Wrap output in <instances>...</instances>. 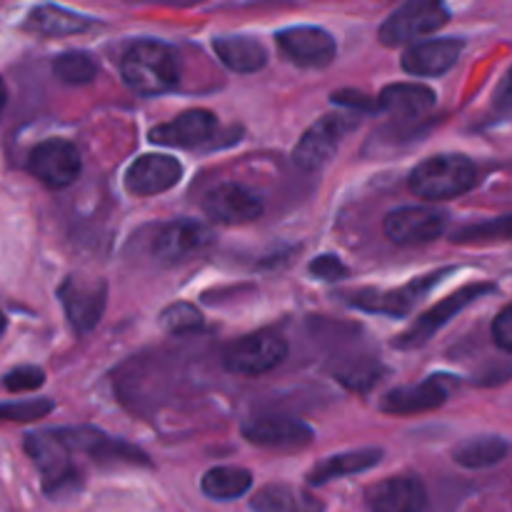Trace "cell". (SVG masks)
<instances>
[{
	"instance_id": "cell-1",
	"label": "cell",
	"mask_w": 512,
	"mask_h": 512,
	"mask_svg": "<svg viewBox=\"0 0 512 512\" xmlns=\"http://www.w3.org/2000/svg\"><path fill=\"white\" fill-rule=\"evenodd\" d=\"M125 85L138 95H163L180 80V60L168 43L140 40L120 63Z\"/></svg>"
},
{
	"instance_id": "cell-2",
	"label": "cell",
	"mask_w": 512,
	"mask_h": 512,
	"mask_svg": "<svg viewBox=\"0 0 512 512\" xmlns=\"http://www.w3.org/2000/svg\"><path fill=\"white\" fill-rule=\"evenodd\" d=\"M25 453L30 455V460L38 468L40 478H43V490L48 498H73L83 488V475L75 468L73 455L60 443L55 428L35 430V433L25 435Z\"/></svg>"
},
{
	"instance_id": "cell-3",
	"label": "cell",
	"mask_w": 512,
	"mask_h": 512,
	"mask_svg": "<svg viewBox=\"0 0 512 512\" xmlns=\"http://www.w3.org/2000/svg\"><path fill=\"white\" fill-rule=\"evenodd\" d=\"M478 183V170L468 155L440 153L423 160L410 173V190L423 200H453Z\"/></svg>"
},
{
	"instance_id": "cell-4",
	"label": "cell",
	"mask_w": 512,
	"mask_h": 512,
	"mask_svg": "<svg viewBox=\"0 0 512 512\" xmlns=\"http://www.w3.org/2000/svg\"><path fill=\"white\" fill-rule=\"evenodd\" d=\"M453 273L455 268H440L428 275H420V278L408 280V283L393 290H375V288L355 290V293H348V303L350 308L363 310V313L405 318V315L413 313V308L420 303V300H425V295L433 293V290Z\"/></svg>"
},
{
	"instance_id": "cell-5",
	"label": "cell",
	"mask_w": 512,
	"mask_h": 512,
	"mask_svg": "<svg viewBox=\"0 0 512 512\" xmlns=\"http://www.w3.org/2000/svg\"><path fill=\"white\" fill-rule=\"evenodd\" d=\"M450 20L448 5L438 0H413V3L400 5L395 13L385 18L380 25L378 38L385 48H398V45L413 43V40L433 35Z\"/></svg>"
},
{
	"instance_id": "cell-6",
	"label": "cell",
	"mask_w": 512,
	"mask_h": 512,
	"mask_svg": "<svg viewBox=\"0 0 512 512\" xmlns=\"http://www.w3.org/2000/svg\"><path fill=\"white\" fill-rule=\"evenodd\" d=\"M495 285L493 283H473V285H465V288L455 290L453 295H448L445 300H440L438 305L428 310V313L420 315L413 325H410L405 333H400L398 338L393 340V345L398 350H415V348H423L428 340H433V335H438L455 315L463 313L465 308H470L473 303H478L480 298L485 295L495 293Z\"/></svg>"
},
{
	"instance_id": "cell-7",
	"label": "cell",
	"mask_w": 512,
	"mask_h": 512,
	"mask_svg": "<svg viewBox=\"0 0 512 512\" xmlns=\"http://www.w3.org/2000/svg\"><path fill=\"white\" fill-rule=\"evenodd\" d=\"M288 358V343L275 330H258L245 338L235 340L225 348L223 365L228 373L253 378V375L270 373Z\"/></svg>"
},
{
	"instance_id": "cell-8",
	"label": "cell",
	"mask_w": 512,
	"mask_h": 512,
	"mask_svg": "<svg viewBox=\"0 0 512 512\" xmlns=\"http://www.w3.org/2000/svg\"><path fill=\"white\" fill-rule=\"evenodd\" d=\"M60 305L65 310L70 328L78 335H88L98 328L108 303V283L103 278L70 275L58 288Z\"/></svg>"
},
{
	"instance_id": "cell-9",
	"label": "cell",
	"mask_w": 512,
	"mask_h": 512,
	"mask_svg": "<svg viewBox=\"0 0 512 512\" xmlns=\"http://www.w3.org/2000/svg\"><path fill=\"white\" fill-rule=\"evenodd\" d=\"M355 125H358L355 123V115H323V118H320L318 123L310 125L303 133V138L298 140V145H295L293 150V163L298 165L300 170H305V173L325 168V165L333 160V155L338 153L345 135H348Z\"/></svg>"
},
{
	"instance_id": "cell-10",
	"label": "cell",
	"mask_w": 512,
	"mask_h": 512,
	"mask_svg": "<svg viewBox=\"0 0 512 512\" xmlns=\"http://www.w3.org/2000/svg\"><path fill=\"white\" fill-rule=\"evenodd\" d=\"M213 240V230L200 220H173V223H165L155 230L150 255L155 258V263L170 268V265L188 263L190 258L210 248Z\"/></svg>"
},
{
	"instance_id": "cell-11",
	"label": "cell",
	"mask_w": 512,
	"mask_h": 512,
	"mask_svg": "<svg viewBox=\"0 0 512 512\" xmlns=\"http://www.w3.org/2000/svg\"><path fill=\"white\" fill-rule=\"evenodd\" d=\"M448 228V213L433 205H405L383 220V233L395 245H425L438 240Z\"/></svg>"
},
{
	"instance_id": "cell-12",
	"label": "cell",
	"mask_w": 512,
	"mask_h": 512,
	"mask_svg": "<svg viewBox=\"0 0 512 512\" xmlns=\"http://www.w3.org/2000/svg\"><path fill=\"white\" fill-rule=\"evenodd\" d=\"M80 170H83V160L70 140H43L28 155V173L53 190L73 185L80 178Z\"/></svg>"
},
{
	"instance_id": "cell-13",
	"label": "cell",
	"mask_w": 512,
	"mask_h": 512,
	"mask_svg": "<svg viewBox=\"0 0 512 512\" xmlns=\"http://www.w3.org/2000/svg\"><path fill=\"white\" fill-rule=\"evenodd\" d=\"M275 43L280 53L298 68H328L338 53L333 35L318 25H293L280 30Z\"/></svg>"
},
{
	"instance_id": "cell-14",
	"label": "cell",
	"mask_w": 512,
	"mask_h": 512,
	"mask_svg": "<svg viewBox=\"0 0 512 512\" xmlns=\"http://www.w3.org/2000/svg\"><path fill=\"white\" fill-rule=\"evenodd\" d=\"M243 438L255 448L293 453V450H303L313 443L315 430L303 420L290 418V415H273V418L248 420L243 425Z\"/></svg>"
},
{
	"instance_id": "cell-15",
	"label": "cell",
	"mask_w": 512,
	"mask_h": 512,
	"mask_svg": "<svg viewBox=\"0 0 512 512\" xmlns=\"http://www.w3.org/2000/svg\"><path fill=\"white\" fill-rule=\"evenodd\" d=\"M215 130H218V118L215 113L203 108L185 110L178 118H173L170 123L155 125L150 128L148 138L150 143L165 145V148H203L213 140Z\"/></svg>"
},
{
	"instance_id": "cell-16",
	"label": "cell",
	"mask_w": 512,
	"mask_h": 512,
	"mask_svg": "<svg viewBox=\"0 0 512 512\" xmlns=\"http://www.w3.org/2000/svg\"><path fill=\"white\" fill-rule=\"evenodd\" d=\"M370 512H425L428 488L418 475H395L365 490Z\"/></svg>"
},
{
	"instance_id": "cell-17",
	"label": "cell",
	"mask_w": 512,
	"mask_h": 512,
	"mask_svg": "<svg viewBox=\"0 0 512 512\" xmlns=\"http://www.w3.org/2000/svg\"><path fill=\"white\" fill-rule=\"evenodd\" d=\"M203 210L218 225H243L263 215V203L243 185L223 183L205 195Z\"/></svg>"
},
{
	"instance_id": "cell-18",
	"label": "cell",
	"mask_w": 512,
	"mask_h": 512,
	"mask_svg": "<svg viewBox=\"0 0 512 512\" xmlns=\"http://www.w3.org/2000/svg\"><path fill=\"white\" fill-rule=\"evenodd\" d=\"M180 178H183V165L173 155H140L125 170V188L138 198H148V195H160L170 190L180 183Z\"/></svg>"
},
{
	"instance_id": "cell-19",
	"label": "cell",
	"mask_w": 512,
	"mask_h": 512,
	"mask_svg": "<svg viewBox=\"0 0 512 512\" xmlns=\"http://www.w3.org/2000/svg\"><path fill=\"white\" fill-rule=\"evenodd\" d=\"M465 43L460 38H438L413 43L403 53V70L415 78H438L458 63Z\"/></svg>"
},
{
	"instance_id": "cell-20",
	"label": "cell",
	"mask_w": 512,
	"mask_h": 512,
	"mask_svg": "<svg viewBox=\"0 0 512 512\" xmlns=\"http://www.w3.org/2000/svg\"><path fill=\"white\" fill-rule=\"evenodd\" d=\"M450 388L440 378H425L418 385H405L385 393L380 410L388 415H420L440 408L448 400Z\"/></svg>"
},
{
	"instance_id": "cell-21",
	"label": "cell",
	"mask_w": 512,
	"mask_h": 512,
	"mask_svg": "<svg viewBox=\"0 0 512 512\" xmlns=\"http://www.w3.org/2000/svg\"><path fill=\"white\" fill-rule=\"evenodd\" d=\"M378 110L388 113L398 123L420 120L435 108V90L423 83H395L378 95Z\"/></svg>"
},
{
	"instance_id": "cell-22",
	"label": "cell",
	"mask_w": 512,
	"mask_h": 512,
	"mask_svg": "<svg viewBox=\"0 0 512 512\" xmlns=\"http://www.w3.org/2000/svg\"><path fill=\"white\" fill-rule=\"evenodd\" d=\"M95 25H98V20L75 13V10L60 8V5H38L28 13L23 28L28 33L45 35V38H63V35L85 33Z\"/></svg>"
},
{
	"instance_id": "cell-23",
	"label": "cell",
	"mask_w": 512,
	"mask_h": 512,
	"mask_svg": "<svg viewBox=\"0 0 512 512\" xmlns=\"http://www.w3.org/2000/svg\"><path fill=\"white\" fill-rule=\"evenodd\" d=\"M213 53L233 73H258L268 65V48L250 35H218L213 38Z\"/></svg>"
},
{
	"instance_id": "cell-24",
	"label": "cell",
	"mask_w": 512,
	"mask_h": 512,
	"mask_svg": "<svg viewBox=\"0 0 512 512\" xmlns=\"http://www.w3.org/2000/svg\"><path fill=\"white\" fill-rule=\"evenodd\" d=\"M380 460H383V450L380 448H360L348 450V453L330 455V458H323L313 470H310L308 485L318 488V485L345 478V475L368 473L375 465H380Z\"/></svg>"
},
{
	"instance_id": "cell-25",
	"label": "cell",
	"mask_w": 512,
	"mask_h": 512,
	"mask_svg": "<svg viewBox=\"0 0 512 512\" xmlns=\"http://www.w3.org/2000/svg\"><path fill=\"white\" fill-rule=\"evenodd\" d=\"M253 512H325L323 500L295 485L273 483L260 488L250 500Z\"/></svg>"
},
{
	"instance_id": "cell-26",
	"label": "cell",
	"mask_w": 512,
	"mask_h": 512,
	"mask_svg": "<svg viewBox=\"0 0 512 512\" xmlns=\"http://www.w3.org/2000/svg\"><path fill=\"white\" fill-rule=\"evenodd\" d=\"M510 453V443L503 435H478L468 438L453 450V460L460 468L468 470H485L493 465L503 463Z\"/></svg>"
},
{
	"instance_id": "cell-27",
	"label": "cell",
	"mask_w": 512,
	"mask_h": 512,
	"mask_svg": "<svg viewBox=\"0 0 512 512\" xmlns=\"http://www.w3.org/2000/svg\"><path fill=\"white\" fill-rule=\"evenodd\" d=\"M253 488V473L245 468H235V465H218L210 468L200 480V490L208 495L210 500L218 503H228V500L243 498L248 490Z\"/></svg>"
},
{
	"instance_id": "cell-28",
	"label": "cell",
	"mask_w": 512,
	"mask_h": 512,
	"mask_svg": "<svg viewBox=\"0 0 512 512\" xmlns=\"http://www.w3.org/2000/svg\"><path fill=\"white\" fill-rule=\"evenodd\" d=\"M53 73L68 85H85L98 75V60L85 50H68L53 60Z\"/></svg>"
},
{
	"instance_id": "cell-29",
	"label": "cell",
	"mask_w": 512,
	"mask_h": 512,
	"mask_svg": "<svg viewBox=\"0 0 512 512\" xmlns=\"http://www.w3.org/2000/svg\"><path fill=\"white\" fill-rule=\"evenodd\" d=\"M158 323L168 335H190L203 330V315H200V310L193 303H183L180 300V303L168 305L160 313Z\"/></svg>"
},
{
	"instance_id": "cell-30",
	"label": "cell",
	"mask_w": 512,
	"mask_h": 512,
	"mask_svg": "<svg viewBox=\"0 0 512 512\" xmlns=\"http://www.w3.org/2000/svg\"><path fill=\"white\" fill-rule=\"evenodd\" d=\"M55 410V403L50 398H35V400H18V403H0V420L8 423H33V420H43Z\"/></svg>"
},
{
	"instance_id": "cell-31",
	"label": "cell",
	"mask_w": 512,
	"mask_h": 512,
	"mask_svg": "<svg viewBox=\"0 0 512 512\" xmlns=\"http://www.w3.org/2000/svg\"><path fill=\"white\" fill-rule=\"evenodd\" d=\"M508 240L510 238V218L493 220V223L483 225H468L453 233V243H485V240Z\"/></svg>"
},
{
	"instance_id": "cell-32",
	"label": "cell",
	"mask_w": 512,
	"mask_h": 512,
	"mask_svg": "<svg viewBox=\"0 0 512 512\" xmlns=\"http://www.w3.org/2000/svg\"><path fill=\"white\" fill-rule=\"evenodd\" d=\"M45 383V373L38 365H18L10 373L3 375V385L10 393H28V390H38Z\"/></svg>"
},
{
	"instance_id": "cell-33",
	"label": "cell",
	"mask_w": 512,
	"mask_h": 512,
	"mask_svg": "<svg viewBox=\"0 0 512 512\" xmlns=\"http://www.w3.org/2000/svg\"><path fill=\"white\" fill-rule=\"evenodd\" d=\"M333 105H340L345 110H353V113H378V100L370 98L368 93H360V90L345 88L338 93L330 95Z\"/></svg>"
},
{
	"instance_id": "cell-34",
	"label": "cell",
	"mask_w": 512,
	"mask_h": 512,
	"mask_svg": "<svg viewBox=\"0 0 512 512\" xmlns=\"http://www.w3.org/2000/svg\"><path fill=\"white\" fill-rule=\"evenodd\" d=\"M310 275L320 278L323 283H338V280L348 278L350 270L345 268V263L338 255H318V258L310 263Z\"/></svg>"
},
{
	"instance_id": "cell-35",
	"label": "cell",
	"mask_w": 512,
	"mask_h": 512,
	"mask_svg": "<svg viewBox=\"0 0 512 512\" xmlns=\"http://www.w3.org/2000/svg\"><path fill=\"white\" fill-rule=\"evenodd\" d=\"M493 340L503 353H510L512 350V308L505 305L498 313V318L493 320Z\"/></svg>"
},
{
	"instance_id": "cell-36",
	"label": "cell",
	"mask_w": 512,
	"mask_h": 512,
	"mask_svg": "<svg viewBox=\"0 0 512 512\" xmlns=\"http://www.w3.org/2000/svg\"><path fill=\"white\" fill-rule=\"evenodd\" d=\"M495 103L500 105V110H505V113H508V108H510V78H503V83H500V88H498V100H495Z\"/></svg>"
},
{
	"instance_id": "cell-37",
	"label": "cell",
	"mask_w": 512,
	"mask_h": 512,
	"mask_svg": "<svg viewBox=\"0 0 512 512\" xmlns=\"http://www.w3.org/2000/svg\"><path fill=\"white\" fill-rule=\"evenodd\" d=\"M5 105H8V88H5L3 78H0V113H3Z\"/></svg>"
},
{
	"instance_id": "cell-38",
	"label": "cell",
	"mask_w": 512,
	"mask_h": 512,
	"mask_svg": "<svg viewBox=\"0 0 512 512\" xmlns=\"http://www.w3.org/2000/svg\"><path fill=\"white\" fill-rule=\"evenodd\" d=\"M5 328H8V320H5V315H3V310H0V338H3V333H5Z\"/></svg>"
}]
</instances>
